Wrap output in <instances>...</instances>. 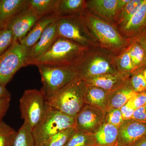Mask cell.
<instances>
[{"mask_svg": "<svg viewBox=\"0 0 146 146\" xmlns=\"http://www.w3.org/2000/svg\"><path fill=\"white\" fill-rule=\"evenodd\" d=\"M99 45L89 48L80 60L73 66L82 79L108 74L119 72L116 66L117 55Z\"/></svg>", "mask_w": 146, "mask_h": 146, "instance_id": "obj_1", "label": "cell"}, {"mask_svg": "<svg viewBox=\"0 0 146 146\" xmlns=\"http://www.w3.org/2000/svg\"><path fill=\"white\" fill-rule=\"evenodd\" d=\"M81 14L89 31L100 46L119 54L130 45V41L120 34L115 25L86 10Z\"/></svg>", "mask_w": 146, "mask_h": 146, "instance_id": "obj_2", "label": "cell"}, {"mask_svg": "<svg viewBox=\"0 0 146 146\" xmlns=\"http://www.w3.org/2000/svg\"><path fill=\"white\" fill-rule=\"evenodd\" d=\"M88 48L58 36L48 50L32 61L30 65L57 67L74 66Z\"/></svg>", "mask_w": 146, "mask_h": 146, "instance_id": "obj_3", "label": "cell"}, {"mask_svg": "<svg viewBox=\"0 0 146 146\" xmlns=\"http://www.w3.org/2000/svg\"><path fill=\"white\" fill-rule=\"evenodd\" d=\"M87 86L79 76L47 97L51 107L68 116L76 117L84 106Z\"/></svg>", "mask_w": 146, "mask_h": 146, "instance_id": "obj_4", "label": "cell"}, {"mask_svg": "<svg viewBox=\"0 0 146 146\" xmlns=\"http://www.w3.org/2000/svg\"><path fill=\"white\" fill-rule=\"evenodd\" d=\"M75 118L49 106L44 117L32 131L36 146H42L53 136L69 128L74 127Z\"/></svg>", "mask_w": 146, "mask_h": 146, "instance_id": "obj_5", "label": "cell"}, {"mask_svg": "<svg viewBox=\"0 0 146 146\" xmlns=\"http://www.w3.org/2000/svg\"><path fill=\"white\" fill-rule=\"evenodd\" d=\"M81 14L58 17L56 20L58 35L86 48L98 45L89 31Z\"/></svg>", "mask_w": 146, "mask_h": 146, "instance_id": "obj_6", "label": "cell"}, {"mask_svg": "<svg viewBox=\"0 0 146 146\" xmlns=\"http://www.w3.org/2000/svg\"><path fill=\"white\" fill-rule=\"evenodd\" d=\"M49 106L47 97L41 89L24 92L20 100L21 117L32 131L43 119Z\"/></svg>", "mask_w": 146, "mask_h": 146, "instance_id": "obj_7", "label": "cell"}, {"mask_svg": "<svg viewBox=\"0 0 146 146\" xmlns=\"http://www.w3.org/2000/svg\"><path fill=\"white\" fill-rule=\"evenodd\" d=\"M41 76V90L48 97L78 76L73 66L57 67L37 65Z\"/></svg>", "mask_w": 146, "mask_h": 146, "instance_id": "obj_8", "label": "cell"}, {"mask_svg": "<svg viewBox=\"0 0 146 146\" xmlns=\"http://www.w3.org/2000/svg\"><path fill=\"white\" fill-rule=\"evenodd\" d=\"M29 50L20 42H13L0 56V84L6 86L21 68L27 66Z\"/></svg>", "mask_w": 146, "mask_h": 146, "instance_id": "obj_9", "label": "cell"}, {"mask_svg": "<svg viewBox=\"0 0 146 146\" xmlns=\"http://www.w3.org/2000/svg\"><path fill=\"white\" fill-rule=\"evenodd\" d=\"M105 112L85 104L75 118L76 130L94 134L104 123Z\"/></svg>", "mask_w": 146, "mask_h": 146, "instance_id": "obj_10", "label": "cell"}, {"mask_svg": "<svg viewBox=\"0 0 146 146\" xmlns=\"http://www.w3.org/2000/svg\"><path fill=\"white\" fill-rule=\"evenodd\" d=\"M120 34L131 44L146 30V0L126 23L117 27Z\"/></svg>", "mask_w": 146, "mask_h": 146, "instance_id": "obj_11", "label": "cell"}, {"mask_svg": "<svg viewBox=\"0 0 146 146\" xmlns=\"http://www.w3.org/2000/svg\"><path fill=\"white\" fill-rule=\"evenodd\" d=\"M85 10L116 26L120 9L118 0H85Z\"/></svg>", "mask_w": 146, "mask_h": 146, "instance_id": "obj_12", "label": "cell"}, {"mask_svg": "<svg viewBox=\"0 0 146 146\" xmlns=\"http://www.w3.org/2000/svg\"><path fill=\"white\" fill-rule=\"evenodd\" d=\"M146 136V123L130 119L119 128L117 146H131Z\"/></svg>", "mask_w": 146, "mask_h": 146, "instance_id": "obj_13", "label": "cell"}, {"mask_svg": "<svg viewBox=\"0 0 146 146\" xmlns=\"http://www.w3.org/2000/svg\"><path fill=\"white\" fill-rule=\"evenodd\" d=\"M38 20L34 12L29 8L18 14L8 27L13 33V42H21Z\"/></svg>", "mask_w": 146, "mask_h": 146, "instance_id": "obj_14", "label": "cell"}, {"mask_svg": "<svg viewBox=\"0 0 146 146\" xmlns=\"http://www.w3.org/2000/svg\"><path fill=\"white\" fill-rule=\"evenodd\" d=\"M58 36L55 21L47 27L39 40L29 50L27 60V65H30L32 61L46 52Z\"/></svg>", "mask_w": 146, "mask_h": 146, "instance_id": "obj_15", "label": "cell"}, {"mask_svg": "<svg viewBox=\"0 0 146 146\" xmlns=\"http://www.w3.org/2000/svg\"><path fill=\"white\" fill-rule=\"evenodd\" d=\"M131 75L118 72L96 76L84 80L87 86H97L111 92L126 83Z\"/></svg>", "mask_w": 146, "mask_h": 146, "instance_id": "obj_16", "label": "cell"}, {"mask_svg": "<svg viewBox=\"0 0 146 146\" xmlns=\"http://www.w3.org/2000/svg\"><path fill=\"white\" fill-rule=\"evenodd\" d=\"M29 0H0V30L8 27L18 14L28 8Z\"/></svg>", "mask_w": 146, "mask_h": 146, "instance_id": "obj_17", "label": "cell"}, {"mask_svg": "<svg viewBox=\"0 0 146 146\" xmlns=\"http://www.w3.org/2000/svg\"><path fill=\"white\" fill-rule=\"evenodd\" d=\"M57 18L54 14H52L38 19L30 31L20 42L21 44L29 50L39 40L47 27L56 21Z\"/></svg>", "mask_w": 146, "mask_h": 146, "instance_id": "obj_18", "label": "cell"}, {"mask_svg": "<svg viewBox=\"0 0 146 146\" xmlns=\"http://www.w3.org/2000/svg\"><path fill=\"white\" fill-rule=\"evenodd\" d=\"M136 94L131 88L129 80L122 86L110 92L106 111L111 109H120Z\"/></svg>", "mask_w": 146, "mask_h": 146, "instance_id": "obj_19", "label": "cell"}, {"mask_svg": "<svg viewBox=\"0 0 146 146\" xmlns=\"http://www.w3.org/2000/svg\"><path fill=\"white\" fill-rule=\"evenodd\" d=\"M119 128L104 123L94 134L95 145L117 146Z\"/></svg>", "mask_w": 146, "mask_h": 146, "instance_id": "obj_20", "label": "cell"}, {"mask_svg": "<svg viewBox=\"0 0 146 146\" xmlns=\"http://www.w3.org/2000/svg\"><path fill=\"white\" fill-rule=\"evenodd\" d=\"M110 92L97 86H87L85 94V104L106 112L107 109Z\"/></svg>", "mask_w": 146, "mask_h": 146, "instance_id": "obj_21", "label": "cell"}, {"mask_svg": "<svg viewBox=\"0 0 146 146\" xmlns=\"http://www.w3.org/2000/svg\"><path fill=\"white\" fill-rule=\"evenodd\" d=\"M85 10V0H57L54 14L64 17L81 14Z\"/></svg>", "mask_w": 146, "mask_h": 146, "instance_id": "obj_22", "label": "cell"}, {"mask_svg": "<svg viewBox=\"0 0 146 146\" xmlns=\"http://www.w3.org/2000/svg\"><path fill=\"white\" fill-rule=\"evenodd\" d=\"M57 0H29L28 8L38 19L54 14Z\"/></svg>", "mask_w": 146, "mask_h": 146, "instance_id": "obj_23", "label": "cell"}, {"mask_svg": "<svg viewBox=\"0 0 146 146\" xmlns=\"http://www.w3.org/2000/svg\"><path fill=\"white\" fill-rule=\"evenodd\" d=\"M10 146H36L32 131L26 123L16 131Z\"/></svg>", "mask_w": 146, "mask_h": 146, "instance_id": "obj_24", "label": "cell"}, {"mask_svg": "<svg viewBox=\"0 0 146 146\" xmlns=\"http://www.w3.org/2000/svg\"><path fill=\"white\" fill-rule=\"evenodd\" d=\"M129 50L134 72L143 68L146 65V57L145 52L143 46L135 41L129 45Z\"/></svg>", "mask_w": 146, "mask_h": 146, "instance_id": "obj_25", "label": "cell"}, {"mask_svg": "<svg viewBox=\"0 0 146 146\" xmlns=\"http://www.w3.org/2000/svg\"><path fill=\"white\" fill-rule=\"evenodd\" d=\"M129 47L117 55L116 66L119 72L131 75L134 72V69L129 55Z\"/></svg>", "mask_w": 146, "mask_h": 146, "instance_id": "obj_26", "label": "cell"}, {"mask_svg": "<svg viewBox=\"0 0 146 146\" xmlns=\"http://www.w3.org/2000/svg\"><path fill=\"white\" fill-rule=\"evenodd\" d=\"M144 0H131L119 13L116 26L126 23L134 14L144 2Z\"/></svg>", "mask_w": 146, "mask_h": 146, "instance_id": "obj_27", "label": "cell"}, {"mask_svg": "<svg viewBox=\"0 0 146 146\" xmlns=\"http://www.w3.org/2000/svg\"><path fill=\"white\" fill-rule=\"evenodd\" d=\"M95 145L94 134L76 130L75 132L64 146Z\"/></svg>", "mask_w": 146, "mask_h": 146, "instance_id": "obj_28", "label": "cell"}, {"mask_svg": "<svg viewBox=\"0 0 146 146\" xmlns=\"http://www.w3.org/2000/svg\"><path fill=\"white\" fill-rule=\"evenodd\" d=\"M74 127L69 128L56 133L42 146H64L75 132Z\"/></svg>", "mask_w": 146, "mask_h": 146, "instance_id": "obj_29", "label": "cell"}, {"mask_svg": "<svg viewBox=\"0 0 146 146\" xmlns=\"http://www.w3.org/2000/svg\"><path fill=\"white\" fill-rule=\"evenodd\" d=\"M143 68L132 73L129 78V84L136 93L146 91V82L143 74Z\"/></svg>", "mask_w": 146, "mask_h": 146, "instance_id": "obj_30", "label": "cell"}, {"mask_svg": "<svg viewBox=\"0 0 146 146\" xmlns=\"http://www.w3.org/2000/svg\"><path fill=\"white\" fill-rule=\"evenodd\" d=\"M16 132L2 120L0 121V146H10Z\"/></svg>", "mask_w": 146, "mask_h": 146, "instance_id": "obj_31", "label": "cell"}, {"mask_svg": "<svg viewBox=\"0 0 146 146\" xmlns=\"http://www.w3.org/2000/svg\"><path fill=\"white\" fill-rule=\"evenodd\" d=\"M124 121L120 109H111L105 112L104 123L119 128Z\"/></svg>", "mask_w": 146, "mask_h": 146, "instance_id": "obj_32", "label": "cell"}, {"mask_svg": "<svg viewBox=\"0 0 146 146\" xmlns=\"http://www.w3.org/2000/svg\"><path fill=\"white\" fill-rule=\"evenodd\" d=\"M13 43V33L8 27L0 30V56Z\"/></svg>", "mask_w": 146, "mask_h": 146, "instance_id": "obj_33", "label": "cell"}, {"mask_svg": "<svg viewBox=\"0 0 146 146\" xmlns=\"http://www.w3.org/2000/svg\"><path fill=\"white\" fill-rule=\"evenodd\" d=\"M133 105L136 110L138 108L146 106V91L137 93L132 98Z\"/></svg>", "mask_w": 146, "mask_h": 146, "instance_id": "obj_34", "label": "cell"}, {"mask_svg": "<svg viewBox=\"0 0 146 146\" xmlns=\"http://www.w3.org/2000/svg\"><path fill=\"white\" fill-rule=\"evenodd\" d=\"M131 119L146 123V106L138 108L135 110Z\"/></svg>", "mask_w": 146, "mask_h": 146, "instance_id": "obj_35", "label": "cell"}, {"mask_svg": "<svg viewBox=\"0 0 146 146\" xmlns=\"http://www.w3.org/2000/svg\"><path fill=\"white\" fill-rule=\"evenodd\" d=\"M11 98H6L0 99V121L7 112L10 105Z\"/></svg>", "mask_w": 146, "mask_h": 146, "instance_id": "obj_36", "label": "cell"}, {"mask_svg": "<svg viewBox=\"0 0 146 146\" xmlns=\"http://www.w3.org/2000/svg\"><path fill=\"white\" fill-rule=\"evenodd\" d=\"M120 109L122 116L124 121L131 119L135 110L128 107L126 104Z\"/></svg>", "mask_w": 146, "mask_h": 146, "instance_id": "obj_37", "label": "cell"}, {"mask_svg": "<svg viewBox=\"0 0 146 146\" xmlns=\"http://www.w3.org/2000/svg\"><path fill=\"white\" fill-rule=\"evenodd\" d=\"M135 41L139 43L143 48L144 50H145V52L146 57V30L143 33H142L140 36H138Z\"/></svg>", "mask_w": 146, "mask_h": 146, "instance_id": "obj_38", "label": "cell"}, {"mask_svg": "<svg viewBox=\"0 0 146 146\" xmlns=\"http://www.w3.org/2000/svg\"><path fill=\"white\" fill-rule=\"evenodd\" d=\"M6 98H11V94L6 86L0 84V99Z\"/></svg>", "mask_w": 146, "mask_h": 146, "instance_id": "obj_39", "label": "cell"}, {"mask_svg": "<svg viewBox=\"0 0 146 146\" xmlns=\"http://www.w3.org/2000/svg\"><path fill=\"white\" fill-rule=\"evenodd\" d=\"M131 146H146V136Z\"/></svg>", "mask_w": 146, "mask_h": 146, "instance_id": "obj_40", "label": "cell"}, {"mask_svg": "<svg viewBox=\"0 0 146 146\" xmlns=\"http://www.w3.org/2000/svg\"><path fill=\"white\" fill-rule=\"evenodd\" d=\"M143 74L144 78L146 82V65L144 66L143 69Z\"/></svg>", "mask_w": 146, "mask_h": 146, "instance_id": "obj_41", "label": "cell"}, {"mask_svg": "<svg viewBox=\"0 0 146 146\" xmlns=\"http://www.w3.org/2000/svg\"><path fill=\"white\" fill-rule=\"evenodd\" d=\"M97 146V145H94V146Z\"/></svg>", "mask_w": 146, "mask_h": 146, "instance_id": "obj_42", "label": "cell"}]
</instances>
